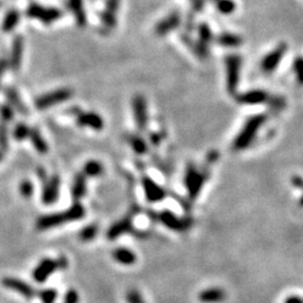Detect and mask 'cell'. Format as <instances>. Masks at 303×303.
Wrapping results in <instances>:
<instances>
[{
	"label": "cell",
	"instance_id": "6da1fadb",
	"mask_svg": "<svg viewBox=\"0 0 303 303\" xmlns=\"http://www.w3.org/2000/svg\"><path fill=\"white\" fill-rule=\"evenodd\" d=\"M86 214V210L82 207V204L79 202H74V204L65 211L58 212V213H52V214H45L37 219L36 221V228L38 231H46V229H51L61 224L70 221L80 220Z\"/></svg>",
	"mask_w": 303,
	"mask_h": 303
},
{
	"label": "cell",
	"instance_id": "8d00e7d4",
	"mask_svg": "<svg viewBox=\"0 0 303 303\" xmlns=\"http://www.w3.org/2000/svg\"><path fill=\"white\" fill-rule=\"evenodd\" d=\"M293 70H294L297 82L303 85V57L297 56L293 62Z\"/></svg>",
	"mask_w": 303,
	"mask_h": 303
},
{
	"label": "cell",
	"instance_id": "c3c4849f",
	"mask_svg": "<svg viewBox=\"0 0 303 303\" xmlns=\"http://www.w3.org/2000/svg\"><path fill=\"white\" fill-rule=\"evenodd\" d=\"M0 7H2V2H0Z\"/></svg>",
	"mask_w": 303,
	"mask_h": 303
},
{
	"label": "cell",
	"instance_id": "5bb4252c",
	"mask_svg": "<svg viewBox=\"0 0 303 303\" xmlns=\"http://www.w3.org/2000/svg\"><path fill=\"white\" fill-rule=\"evenodd\" d=\"M23 53H24V37L22 35H16L13 40L11 55H9L8 58L9 69H11L13 72H17L19 69H21Z\"/></svg>",
	"mask_w": 303,
	"mask_h": 303
},
{
	"label": "cell",
	"instance_id": "f1b7e54d",
	"mask_svg": "<svg viewBox=\"0 0 303 303\" xmlns=\"http://www.w3.org/2000/svg\"><path fill=\"white\" fill-rule=\"evenodd\" d=\"M128 141L133 149L136 152V154L143 155L147 152V145L146 141L137 135H130L128 137Z\"/></svg>",
	"mask_w": 303,
	"mask_h": 303
},
{
	"label": "cell",
	"instance_id": "ac0fdd59",
	"mask_svg": "<svg viewBox=\"0 0 303 303\" xmlns=\"http://www.w3.org/2000/svg\"><path fill=\"white\" fill-rule=\"evenodd\" d=\"M237 101L244 105H260L268 100V94L263 90H251L237 96Z\"/></svg>",
	"mask_w": 303,
	"mask_h": 303
},
{
	"label": "cell",
	"instance_id": "7c38bea8",
	"mask_svg": "<svg viewBox=\"0 0 303 303\" xmlns=\"http://www.w3.org/2000/svg\"><path fill=\"white\" fill-rule=\"evenodd\" d=\"M156 220H160L165 227L170 228L171 231L175 232H184L190 227V222L185 219L179 218L177 214L171 211H162L155 213Z\"/></svg>",
	"mask_w": 303,
	"mask_h": 303
},
{
	"label": "cell",
	"instance_id": "9c48e42d",
	"mask_svg": "<svg viewBox=\"0 0 303 303\" xmlns=\"http://www.w3.org/2000/svg\"><path fill=\"white\" fill-rule=\"evenodd\" d=\"M204 181H206V175L195 169L193 165H190L187 172H185L184 178L185 187L188 189L190 198L195 199L198 197V194L201 191L203 187Z\"/></svg>",
	"mask_w": 303,
	"mask_h": 303
},
{
	"label": "cell",
	"instance_id": "d4e9b609",
	"mask_svg": "<svg viewBox=\"0 0 303 303\" xmlns=\"http://www.w3.org/2000/svg\"><path fill=\"white\" fill-rule=\"evenodd\" d=\"M19 18H21V14H19L17 9H11V11L5 15V17L3 19V24H2L3 31L5 33L13 32L17 26Z\"/></svg>",
	"mask_w": 303,
	"mask_h": 303
},
{
	"label": "cell",
	"instance_id": "ffe728a7",
	"mask_svg": "<svg viewBox=\"0 0 303 303\" xmlns=\"http://www.w3.org/2000/svg\"><path fill=\"white\" fill-rule=\"evenodd\" d=\"M133 232V224H131V220L129 217H126L124 219H121V220L117 221L115 224H112V226L109 228L108 233H107V237L109 239H116L118 238L119 236L127 233H131Z\"/></svg>",
	"mask_w": 303,
	"mask_h": 303
},
{
	"label": "cell",
	"instance_id": "cb8c5ba5",
	"mask_svg": "<svg viewBox=\"0 0 303 303\" xmlns=\"http://www.w3.org/2000/svg\"><path fill=\"white\" fill-rule=\"evenodd\" d=\"M87 192V181H86V175L83 173H79L75 175L74 181L72 184V198L74 200V202H78L79 200L86 194Z\"/></svg>",
	"mask_w": 303,
	"mask_h": 303
},
{
	"label": "cell",
	"instance_id": "9a60e30c",
	"mask_svg": "<svg viewBox=\"0 0 303 303\" xmlns=\"http://www.w3.org/2000/svg\"><path fill=\"white\" fill-rule=\"evenodd\" d=\"M181 24V15L179 12H173L168 15L162 21L159 22L155 26V34L158 36H164L177 29Z\"/></svg>",
	"mask_w": 303,
	"mask_h": 303
},
{
	"label": "cell",
	"instance_id": "8992f818",
	"mask_svg": "<svg viewBox=\"0 0 303 303\" xmlns=\"http://www.w3.org/2000/svg\"><path fill=\"white\" fill-rule=\"evenodd\" d=\"M72 96H73V91L71 89L62 88V89H57L55 91L48 92V94L38 97L35 100V107L38 110H45L52 106H55L57 104H62V102L67 101Z\"/></svg>",
	"mask_w": 303,
	"mask_h": 303
},
{
	"label": "cell",
	"instance_id": "74e56055",
	"mask_svg": "<svg viewBox=\"0 0 303 303\" xmlns=\"http://www.w3.org/2000/svg\"><path fill=\"white\" fill-rule=\"evenodd\" d=\"M127 303H145L143 296L137 290H130L126 295Z\"/></svg>",
	"mask_w": 303,
	"mask_h": 303
},
{
	"label": "cell",
	"instance_id": "4dcf8cb0",
	"mask_svg": "<svg viewBox=\"0 0 303 303\" xmlns=\"http://www.w3.org/2000/svg\"><path fill=\"white\" fill-rule=\"evenodd\" d=\"M98 226L95 223H91L89 226H87L82 229V231L79 233V238L82 242H90L94 239L97 234H98Z\"/></svg>",
	"mask_w": 303,
	"mask_h": 303
},
{
	"label": "cell",
	"instance_id": "681fc988",
	"mask_svg": "<svg viewBox=\"0 0 303 303\" xmlns=\"http://www.w3.org/2000/svg\"><path fill=\"white\" fill-rule=\"evenodd\" d=\"M213 2H216V0H213Z\"/></svg>",
	"mask_w": 303,
	"mask_h": 303
},
{
	"label": "cell",
	"instance_id": "83f0119b",
	"mask_svg": "<svg viewBox=\"0 0 303 303\" xmlns=\"http://www.w3.org/2000/svg\"><path fill=\"white\" fill-rule=\"evenodd\" d=\"M104 172V166L98 161H89L83 168V174L86 177H99Z\"/></svg>",
	"mask_w": 303,
	"mask_h": 303
},
{
	"label": "cell",
	"instance_id": "52a82bcc",
	"mask_svg": "<svg viewBox=\"0 0 303 303\" xmlns=\"http://www.w3.org/2000/svg\"><path fill=\"white\" fill-rule=\"evenodd\" d=\"M120 0H107L105 9L100 13V24L104 34L114 31L117 25V13H118Z\"/></svg>",
	"mask_w": 303,
	"mask_h": 303
},
{
	"label": "cell",
	"instance_id": "b9f144b4",
	"mask_svg": "<svg viewBox=\"0 0 303 303\" xmlns=\"http://www.w3.org/2000/svg\"><path fill=\"white\" fill-rule=\"evenodd\" d=\"M292 184L297 189H303V179L301 177L292 178Z\"/></svg>",
	"mask_w": 303,
	"mask_h": 303
},
{
	"label": "cell",
	"instance_id": "d6986e66",
	"mask_svg": "<svg viewBox=\"0 0 303 303\" xmlns=\"http://www.w3.org/2000/svg\"><path fill=\"white\" fill-rule=\"evenodd\" d=\"M5 95H6L7 99L9 101V104L13 107L14 110L18 111L21 115L26 116L28 115V109L27 107L24 104L23 100L21 99V96L17 92V90L13 87H7L5 89Z\"/></svg>",
	"mask_w": 303,
	"mask_h": 303
},
{
	"label": "cell",
	"instance_id": "ee69618b",
	"mask_svg": "<svg viewBox=\"0 0 303 303\" xmlns=\"http://www.w3.org/2000/svg\"><path fill=\"white\" fill-rule=\"evenodd\" d=\"M37 174H38V177H40V179L43 181V183H45L46 181H47V177H46V172H45V171H44L43 169L42 170H38L37 171Z\"/></svg>",
	"mask_w": 303,
	"mask_h": 303
},
{
	"label": "cell",
	"instance_id": "3957f363",
	"mask_svg": "<svg viewBox=\"0 0 303 303\" xmlns=\"http://www.w3.org/2000/svg\"><path fill=\"white\" fill-rule=\"evenodd\" d=\"M69 265L65 257H60L57 260H52V258H44L43 261L38 263V265L33 271V278L37 283H44L48 276L57 270H65Z\"/></svg>",
	"mask_w": 303,
	"mask_h": 303
},
{
	"label": "cell",
	"instance_id": "e575fe53",
	"mask_svg": "<svg viewBox=\"0 0 303 303\" xmlns=\"http://www.w3.org/2000/svg\"><path fill=\"white\" fill-rule=\"evenodd\" d=\"M37 295L43 303H54L57 296V292L53 289H45L37 292Z\"/></svg>",
	"mask_w": 303,
	"mask_h": 303
},
{
	"label": "cell",
	"instance_id": "d6a6232c",
	"mask_svg": "<svg viewBox=\"0 0 303 303\" xmlns=\"http://www.w3.org/2000/svg\"><path fill=\"white\" fill-rule=\"evenodd\" d=\"M15 116V111L13 109L12 106L9 105H0V119L4 123H11V121L14 119Z\"/></svg>",
	"mask_w": 303,
	"mask_h": 303
},
{
	"label": "cell",
	"instance_id": "7a4b0ae2",
	"mask_svg": "<svg viewBox=\"0 0 303 303\" xmlns=\"http://www.w3.org/2000/svg\"><path fill=\"white\" fill-rule=\"evenodd\" d=\"M265 120L266 117L264 115H255L251 117V118L246 121V124L244 125L241 133L235 138L234 148L237 150L247 148L248 146L253 143V140L255 139L258 130L261 129V127L265 123Z\"/></svg>",
	"mask_w": 303,
	"mask_h": 303
},
{
	"label": "cell",
	"instance_id": "f35d334b",
	"mask_svg": "<svg viewBox=\"0 0 303 303\" xmlns=\"http://www.w3.org/2000/svg\"><path fill=\"white\" fill-rule=\"evenodd\" d=\"M64 303H79V294L75 290H69L65 293Z\"/></svg>",
	"mask_w": 303,
	"mask_h": 303
},
{
	"label": "cell",
	"instance_id": "ab89813d",
	"mask_svg": "<svg viewBox=\"0 0 303 303\" xmlns=\"http://www.w3.org/2000/svg\"><path fill=\"white\" fill-rule=\"evenodd\" d=\"M9 67L8 65V58L7 57H0V82H2V78L5 74V72L7 71V69Z\"/></svg>",
	"mask_w": 303,
	"mask_h": 303
},
{
	"label": "cell",
	"instance_id": "4fadbf2b",
	"mask_svg": "<svg viewBox=\"0 0 303 303\" xmlns=\"http://www.w3.org/2000/svg\"><path fill=\"white\" fill-rule=\"evenodd\" d=\"M2 283L6 289L17 292L24 297H26V299H33V297L37 295V292L33 286L27 284L26 282L18 280L16 277H5L3 278Z\"/></svg>",
	"mask_w": 303,
	"mask_h": 303
},
{
	"label": "cell",
	"instance_id": "f546056e",
	"mask_svg": "<svg viewBox=\"0 0 303 303\" xmlns=\"http://www.w3.org/2000/svg\"><path fill=\"white\" fill-rule=\"evenodd\" d=\"M29 131H31V128L25 123H18L15 126L13 136L15 139L21 141L29 137Z\"/></svg>",
	"mask_w": 303,
	"mask_h": 303
},
{
	"label": "cell",
	"instance_id": "e0dca14e",
	"mask_svg": "<svg viewBox=\"0 0 303 303\" xmlns=\"http://www.w3.org/2000/svg\"><path fill=\"white\" fill-rule=\"evenodd\" d=\"M141 182H143V188H144L146 199H147L149 202L162 201V200L165 198L166 193L164 190L161 188L158 183L154 182L152 179L144 177Z\"/></svg>",
	"mask_w": 303,
	"mask_h": 303
},
{
	"label": "cell",
	"instance_id": "277c9868",
	"mask_svg": "<svg viewBox=\"0 0 303 303\" xmlns=\"http://www.w3.org/2000/svg\"><path fill=\"white\" fill-rule=\"evenodd\" d=\"M226 63V82L227 91L231 95H236L239 79H241V69H242V57L236 54L228 55L224 60Z\"/></svg>",
	"mask_w": 303,
	"mask_h": 303
},
{
	"label": "cell",
	"instance_id": "d590c367",
	"mask_svg": "<svg viewBox=\"0 0 303 303\" xmlns=\"http://www.w3.org/2000/svg\"><path fill=\"white\" fill-rule=\"evenodd\" d=\"M19 192L25 199H29L34 193V184L28 180H24L19 184Z\"/></svg>",
	"mask_w": 303,
	"mask_h": 303
},
{
	"label": "cell",
	"instance_id": "5b68a950",
	"mask_svg": "<svg viewBox=\"0 0 303 303\" xmlns=\"http://www.w3.org/2000/svg\"><path fill=\"white\" fill-rule=\"evenodd\" d=\"M26 15L29 18L50 25L62 17V12L54 7H44L38 4H31L26 9Z\"/></svg>",
	"mask_w": 303,
	"mask_h": 303
},
{
	"label": "cell",
	"instance_id": "4316f807",
	"mask_svg": "<svg viewBox=\"0 0 303 303\" xmlns=\"http://www.w3.org/2000/svg\"><path fill=\"white\" fill-rule=\"evenodd\" d=\"M29 138H31V141L35 149L40 154H46L48 150V146L46 144V141L44 140L42 137V135L38 129L36 128H32L31 131H29Z\"/></svg>",
	"mask_w": 303,
	"mask_h": 303
},
{
	"label": "cell",
	"instance_id": "f6af8a7d",
	"mask_svg": "<svg viewBox=\"0 0 303 303\" xmlns=\"http://www.w3.org/2000/svg\"><path fill=\"white\" fill-rule=\"evenodd\" d=\"M150 140H152V143L153 144H159V141H160V139H159V135H156V134H153L150 136Z\"/></svg>",
	"mask_w": 303,
	"mask_h": 303
},
{
	"label": "cell",
	"instance_id": "30bf717a",
	"mask_svg": "<svg viewBox=\"0 0 303 303\" xmlns=\"http://www.w3.org/2000/svg\"><path fill=\"white\" fill-rule=\"evenodd\" d=\"M287 51V45L285 43H282L277 45L274 50H272L261 62V69L264 73H272L280 64V62L284 57Z\"/></svg>",
	"mask_w": 303,
	"mask_h": 303
},
{
	"label": "cell",
	"instance_id": "60d3db41",
	"mask_svg": "<svg viewBox=\"0 0 303 303\" xmlns=\"http://www.w3.org/2000/svg\"><path fill=\"white\" fill-rule=\"evenodd\" d=\"M190 2H191L194 11L197 12H201L204 7V0H190Z\"/></svg>",
	"mask_w": 303,
	"mask_h": 303
},
{
	"label": "cell",
	"instance_id": "7bdbcfd3",
	"mask_svg": "<svg viewBox=\"0 0 303 303\" xmlns=\"http://www.w3.org/2000/svg\"><path fill=\"white\" fill-rule=\"evenodd\" d=\"M284 303H303V300L301 299L300 296L293 295V296L287 297V299L285 300V302H284Z\"/></svg>",
	"mask_w": 303,
	"mask_h": 303
},
{
	"label": "cell",
	"instance_id": "bcb514c9",
	"mask_svg": "<svg viewBox=\"0 0 303 303\" xmlns=\"http://www.w3.org/2000/svg\"><path fill=\"white\" fill-rule=\"evenodd\" d=\"M4 154H5L4 152H3V150H0V162H2L3 159H4Z\"/></svg>",
	"mask_w": 303,
	"mask_h": 303
},
{
	"label": "cell",
	"instance_id": "44dd1931",
	"mask_svg": "<svg viewBox=\"0 0 303 303\" xmlns=\"http://www.w3.org/2000/svg\"><path fill=\"white\" fill-rule=\"evenodd\" d=\"M69 6L78 26L85 27L88 23V18L85 6H83V0H69Z\"/></svg>",
	"mask_w": 303,
	"mask_h": 303
},
{
	"label": "cell",
	"instance_id": "1f68e13d",
	"mask_svg": "<svg viewBox=\"0 0 303 303\" xmlns=\"http://www.w3.org/2000/svg\"><path fill=\"white\" fill-rule=\"evenodd\" d=\"M216 7L219 13L223 15L233 14L236 9V4L233 0H216Z\"/></svg>",
	"mask_w": 303,
	"mask_h": 303
},
{
	"label": "cell",
	"instance_id": "836d02e7",
	"mask_svg": "<svg viewBox=\"0 0 303 303\" xmlns=\"http://www.w3.org/2000/svg\"><path fill=\"white\" fill-rule=\"evenodd\" d=\"M8 148V127L4 121H0V150L4 153Z\"/></svg>",
	"mask_w": 303,
	"mask_h": 303
},
{
	"label": "cell",
	"instance_id": "484cf974",
	"mask_svg": "<svg viewBox=\"0 0 303 303\" xmlns=\"http://www.w3.org/2000/svg\"><path fill=\"white\" fill-rule=\"evenodd\" d=\"M217 43L223 47H238L243 44V38L233 33H222L217 37Z\"/></svg>",
	"mask_w": 303,
	"mask_h": 303
},
{
	"label": "cell",
	"instance_id": "2e32d148",
	"mask_svg": "<svg viewBox=\"0 0 303 303\" xmlns=\"http://www.w3.org/2000/svg\"><path fill=\"white\" fill-rule=\"evenodd\" d=\"M60 178L56 177V175L48 179L44 183V190L42 193V201L44 204H52L56 201L58 199V194H60Z\"/></svg>",
	"mask_w": 303,
	"mask_h": 303
},
{
	"label": "cell",
	"instance_id": "8fae6325",
	"mask_svg": "<svg viewBox=\"0 0 303 303\" xmlns=\"http://www.w3.org/2000/svg\"><path fill=\"white\" fill-rule=\"evenodd\" d=\"M133 111L136 126L138 130L144 131L147 127L148 114H147V104L145 98L141 95H136L133 98Z\"/></svg>",
	"mask_w": 303,
	"mask_h": 303
},
{
	"label": "cell",
	"instance_id": "7402d4cb",
	"mask_svg": "<svg viewBox=\"0 0 303 303\" xmlns=\"http://www.w3.org/2000/svg\"><path fill=\"white\" fill-rule=\"evenodd\" d=\"M226 299V292L219 287H210L199 293V300L203 303H219Z\"/></svg>",
	"mask_w": 303,
	"mask_h": 303
},
{
	"label": "cell",
	"instance_id": "603a6c76",
	"mask_svg": "<svg viewBox=\"0 0 303 303\" xmlns=\"http://www.w3.org/2000/svg\"><path fill=\"white\" fill-rule=\"evenodd\" d=\"M112 257L115 258V261L123 265H133L136 263L137 257L131 252L130 249L125 248V247H118L112 252Z\"/></svg>",
	"mask_w": 303,
	"mask_h": 303
},
{
	"label": "cell",
	"instance_id": "7dc6e473",
	"mask_svg": "<svg viewBox=\"0 0 303 303\" xmlns=\"http://www.w3.org/2000/svg\"><path fill=\"white\" fill-rule=\"evenodd\" d=\"M300 204L303 207V195H302V198H301V200H300Z\"/></svg>",
	"mask_w": 303,
	"mask_h": 303
},
{
	"label": "cell",
	"instance_id": "ba28073f",
	"mask_svg": "<svg viewBox=\"0 0 303 303\" xmlns=\"http://www.w3.org/2000/svg\"><path fill=\"white\" fill-rule=\"evenodd\" d=\"M69 112L75 117L77 124L80 127H88L94 130H101L104 128V119L96 112L81 111L78 109V107H73Z\"/></svg>",
	"mask_w": 303,
	"mask_h": 303
}]
</instances>
